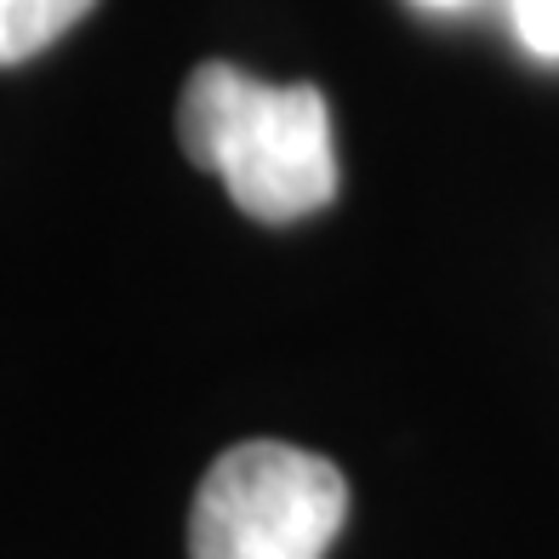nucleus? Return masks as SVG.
<instances>
[{
    "instance_id": "1",
    "label": "nucleus",
    "mask_w": 559,
    "mask_h": 559,
    "mask_svg": "<svg viewBox=\"0 0 559 559\" xmlns=\"http://www.w3.org/2000/svg\"><path fill=\"white\" fill-rule=\"evenodd\" d=\"M177 138L258 223L314 217L337 194L332 115L320 86H269L235 63H200L183 86Z\"/></svg>"
},
{
    "instance_id": "2",
    "label": "nucleus",
    "mask_w": 559,
    "mask_h": 559,
    "mask_svg": "<svg viewBox=\"0 0 559 559\" xmlns=\"http://www.w3.org/2000/svg\"><path fill=\"white\" fill-rule=\"evenodd\" d=\"M348 520V479L332 456L286 440L228 445L189 514V559H325Z\"/></svg>"
},
{
    "instance_id": "3",
    "label": "nucleus",
    "mask_w": 559,
    "mask_h": 559,
    "mask_svg": "<svg viewBox=\"0 0 559 559\" xmlns=\"http://www.w3.org/2000/svg\"><path fill=\"white\" fill-rule=\"evenodd\" d=\"M97 0H0V69L29 63L52 40H63Z\"/></svg>"
},
{
    "instance_id": "4",
    "label": "nucleus",
    "mask_w": 559,
    "mask_h": 559,
    "mask_svg": "<svg viewBox=\"0 0 559 559\" xmlns=\"http://www.w3.org/2000/svg\"><path fill=\"white\" fill-rule=\"evenodd\" d=\"M508 12H514V35L525 40V52L559 63V0H508Z\"/></svg>"
},
{
    "instance_id": "5",
    "label": "nucleus",
    "mask_w": 559,
    "mask_h": 559,
    "mask_svg": "<svg viewBox=\"0 0 559 559\" xmlns=\"http://www.w3.org/2000/svg\"><path fill=\"white\" fill-rule=\"evenodd\" d=\"M417 7H428V12H451V7H468V0H417Z\"/></svg>"
}]
</instances>
